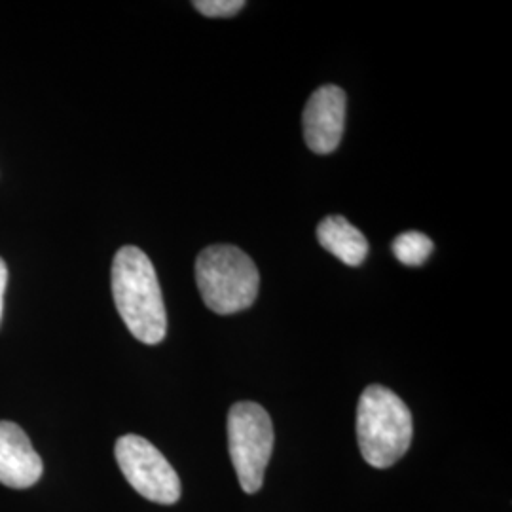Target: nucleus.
<instances>
[{"instance_id":"f257e3e1","label":"nucleus","mask_w":512,"mask_h":512,"mask_svg":"<svg viewBox=\"0 0 512 512\" xmlns=\"http://www.w3.org/2000/svg\"><path fill=\"white\" fill-rule=\"evenodd\" d=\"M112 296L129 332L156 346L167 332L164 296L156 270L139 247H122L112 262Z\"/></svg>"},{"instance_id":"f03ea898","label":"nucleus","mask_w":512,"mask_h":512,"mask_svg":"<svg viewBox=\"0 0 512 512\" xmlns=\"http://www.w3.org/2000/svg\"><path fill=\"white\" fill-rule=\"evenodd\" d=\"M414 421L403 399L384 385H368L357 404V442L374 469H389L408 452Z\"/></svg>"},{"instance_id":"7ed1b4c3","label":"nucleus","mask_w":512,"mask_h":512,"mask_svg":"<svg viewBox=\"0 0 512 512\" xmlns=\"http://www.w3.org/2000/svg\"><path fill=\"white\" fill-rule=\"evenodd\" d=\"M196 281L205 306L232 315L253 306L260 275L253 258L234 245H211L196 260Z\"/></svg>"},{"instance_id":"20e7f679","label":"nucleus","mask_w":512,"mask_h":512,"mask_svg":"<svg viewBox=\"0 0 512 512\" xmlns=\"http://www.w3.org/2000/svg\"><path fill=\"white\" fill-rule=\"evenodd\" d=\"M274 425L270 414L251 401L236 403L228 412V448L245 494H256L274 452Z\"/></svg>"},{"instance_id":"39448f33","label":"nucleus","mask_w":512,"mask_h":512,"mask_svg":"<svg viewBox=\"0 0 512 512\" xmlns=\"http://www.w3.org/2000/svg\"><path fill=\"white\" fill-rule=\"evenodd\" d=\"M114 456L137 494L160 505L181 499V478L152 442L139 435H124L116 440Z\"/></svg>"},{"instance_id":"423d86ee","label":"nucleus","mask_w":512,"mask_h":512,"mask_svg":"<svg viewBox=\"0 0 512 512\" xmlns=\"http://www.w3.org/2000/svg\"><path fill=\"white\" fill-rule=\"evenodd\" d=\"M346 124V93L338 86L315 90L304 109V139L315 154L336 150Z\"/></svg>"},{"instance_id":"0eeeda50","label":"nucleus","mask_w":512,"mask_h":512,"mask_svg":"<svg viewBox=\"0 0 512 512\" xmlns=\"http://www.w3.org/2000/svg\"><path fill=\"white\" fill-rule=\"evenodd\" d=\"M42 459L18 423L0 421V484L31 488L42 476Z\"/></svg>"},{"instance_id":"6e6552de","label":"nucleus","mask_w":512,"mask_h":512,"mask_svg":"<svg viewBox=\"0 0 512 512\" xmlns=\"http://www.w3.org/2000/svg\"><path fill=\"white\" fill-rule=\"evenodd\" d=\"M317 239L323 249L348 266H359L368 255V241L363 232L344 217H327L317 226Z\"/></svg>"},{"instance_id":"1a4fd4ad","label":"nucleus","mask_w":512,"mask_h":512,"mask_svg":"<svg viewBox=\"0 0 512 512\" xmlns=\"http://www.w3.org/2000/svg\"><path fill=\"white\" fill-rule=\"evenodd\" d=\"M433 253V241L421 232H404L393 241V255L404 266H421Z\"/></svg>"},{"instance_id":"9d476101","label":"nucleus","mask_w":512,"mask_h":512,"mask_svg":"<svg viewBox=\"0 0 512 512\" xmlns=\"http://www.w3.org/2000/svg\"><path fill=\"white\" fill-rule=\"evenodd\" d=\"M245 6L243 0H198L194 8L207 18H230Z\"/></svg>"},{"instance_id":"9b49d317","label":"nucleus","mask_w":512,"mask_h":512,"mask_svg":"<svg viewBox=\"0 0 512 512\" xmlns=\"http://www.w3.org/2000/svg\"><path fill=\"white\" fill-rule=\"evenodd\" d=\"M6 281H8V268H6V262L0 258V319H2V302H4Z\"/></svg>"}]
</instances>
